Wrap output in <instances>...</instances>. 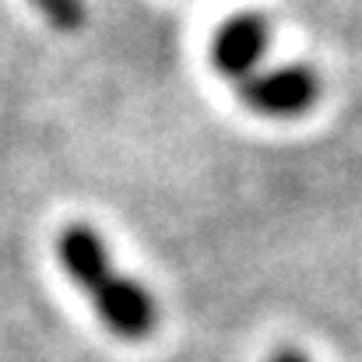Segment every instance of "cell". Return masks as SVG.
<instances>
[{"label": "cell", "instance_id": "6da1fadb", "mask_svg": "<svg viewBox=\"0 0 362 362\" xmlns=\"http://www.w3.org/2000/svg\"><path fill=\"white\" fill-rule=\"evenodd\" d=\"M57 257L71 274V281L81 292H88L92 310L99 313L110 334L123 341H144L155 334L158 327L155 296L141 281L127 278L110 260L106 243L92 226H67L57 236Z\"/></svg>", "mask_w": 362, "mask_h": 362}, {"label": "cell", "instance_id": "7a4b0ae2", "mask_svg": "<svg viewBox=\"0 0 362 362\" xmlns=\"http://www.w3.org/2000/svg\"><path fill=\"white\" fill-rule=\"evenodd\" d=\"M240 103L264 120H303L317 110L324 95V78L317 67L306 64H281V67H260L257 74L243 78L236 85Z\"/></svg>", "mask_w": 362, "mask_h": 362}, {"label": "cell", "instance_id": "3957f363", "mask_svg": "<svg viewBox=\"0 0 362 362\" xmlns=\"http://www.w3.org/2000/svg\"><path fill=\"white\" fill-rule=\"evenodd\" d=\"M267 49H271V21H267V14L236 11L215 28L208 57H211V67L226 81L240 85L243 78H250V74H257L264 67Z\"/></svg>", "mask_w": 362, "mask_h": 362}, {"label": "cell", "instance_id": "277c9868", "mask_svg": "<svg viewBox=\"0 0 362 362\" xmlns=\"http://www.w3.org/2000/svg\"><path fill=\"white\" fill-rule=\"evenodd\" d=\"M271 362H310V359H306L299 349H281V352L271 356Z\"/></svg>", "mask_w": 362, "mask_h": 362}]
</instances>
